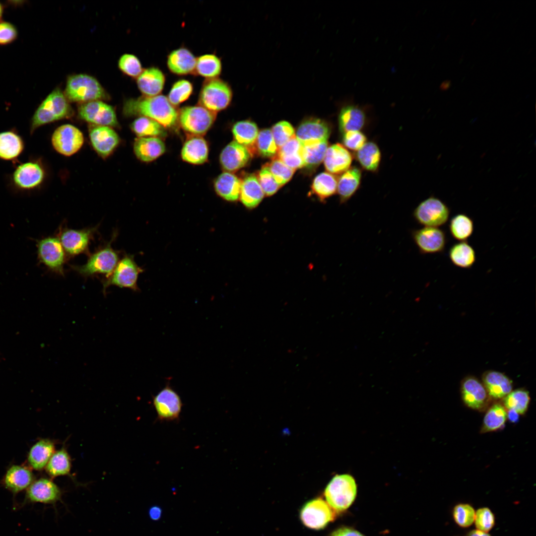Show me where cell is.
Returning <instances> with one entry per match:
<instances>
[{"instance_id":"f6af8a7d","label":"cell","mask_w":536,"mask_h":536,"mask_svg":"<svg viewBox=\"0 0 536 536\" xmlns=\"http://www.w3.org/2000/svg\"><path fill=\"white\" fill-rule=\"evenodd\" d=\"M529 392L524 389H518L511 391L503 398L505 407L508 409L516 411L519 414H524L527 411L530 402Z\"/></svg>"},{"instance_id":"3957f363","label":"cell","mask_w":536,"mask_h":536,"mask_svg":"<svg viewBox=\"0 0 536 536\" xmlns=\"http://www.w3.org/2000/svg\"><path fill=\"white\" fill-rule=\"evenodd\" d=\"M115 232L111 240L103 247L89 255L87 262L82 266H70L71 268L84 277H91L97 274H104L108 277L115 269L119 260V252L112 247V242L116 238Z\"/></svg>"},{"instance_id":"b9f144b4","label":"cell","mask_w":536,"mask_h":536,"mask_svg":"<svg viewBox=\"0 0 536 536\" xmlns=\"http://www.w3.org/2000/svg\"><path fill=\"white\" fill-rule=\"evenodd\" d=\"M507 418L505 407L500 403L493 404L486 412L481 432L495 431L503 428Z\"/></svg>"},{"instance_id":"bcb514c9","label":"cell","mask_w":536,"mask_h":536,"mask_svg":"<svg viewBox=\"0 0 536 536\" xmlns=\"http://www.w3.org/2000/svg\"><path fill=\"white\" fill-rule=\"evenodd\" d=\"M328 146V141H325L303 146L302 156L304 167L311 169L318 166L324 160Z\"/></svg>"},{"instance_id":"c3c4849f","label":"cell","mask_w":536,"mask_h":536,"mask_svg":"<svg viewBox=\"0 0 536 536\" xmlns=\"http://www.w3.org/2000/svg\"><path fill=\"white\" fill-rule=\"evenodd\" d=\"M258 153L264 157H273L278 151L271 130L266 129L258 134L255 144Z\"/></svg>"},{"instance_id":"816d5d0a","label":"cell","mask_w":536,"mask_h":536,"mask_svg":"<svg viewBox=\"0 0 536 536\" xmlns=\"http://www.w3.org/2000/svg\"><path fill=\"white\" fill-rule=\"evenodd\" d=\"M118 66L121 71L132 77L137 78L143 71L139 59L131 54L122 55L119 60Z\"/></svg>"},{"instance_id":"52a82bcc","label":"cell","mask_w":536,"mask_h":536,"mask_svg":"<svg viewBox=\"0 0 536 536\" xmlns=\"http://www.w3.org/2000/svg\"><path fill=\"white\" fill-rule=\"evenodd\" d=\"M233 96L229 85L216 78L209 79L203 84L199 95L200 105L215 113L226 109Z\"/></svg>"},{"instance_id":"03108f58","label":"cell","mask_w":536,"mask_h":536,"mask_svg":"<svg viewBox=\"0 0 536 536\" xmlns=\"http://www.w3.org/2000/svg\"><path fill=\"white\" fill-rule=\"evenodd\" d=\"M451 85V81L449 80H446L444 81L440 85V88L442 90H448Z\"/></svg>"},{"instance_id":"003e7915","label":"cell","mask_w":536,"mask_h":536,"mask_svg":"<svg viewBox=\"0 0 536 536\" xmlns=\"http://www.w3.org/2000/svg\"><path fill=\"white\" fill-rule=\"evenodd\" d=\"M3 12V7L2 4L0 2V20L2 17Z\"/></svg>"},{"instance_id":"f546056e","label":"cell","mask_w":536,"mask_h":536,"mask_svg":"<svg viewBox=\"0 0 536 536\" xmlns=\"http://www.w3.org/2000/svg\"><path fill=\"white\" fill-rule=\"evenodd\" d=\"M181 155L182 159L188 163L197 165L204 163L208 156L206 141L199 135L190 137L183 144Z\"/></svg>"},{"instance_id":"7dc6e473","label":"cell","mask_w":536,"mask_h":536,"mask_svg":"<svg viewBox=\"0 0 536 536\" xmlns=\"http://www.w3.org/2000/svg\"><path fill=\"white\" fill-rule=\"evenodd\" d=\"M193 92V86L190 81L179 80L172 85L167 98L173 106H177L188 99Z\"/></svg>"},{"instance_id":"7a4b0ae2","label":"cell","mask_w":536,"mask_h":536,"mask_svg":"<svg viewBox=\"0 0 536 536\" xmlns=\"http://www.w3.org/2000/svg\"><path fill=\"white\" fill-rule=\"evenodd\" d=\"M72 110L64 92L58 88L53 90L41 103L31 120L30 132L38 128L62 119L69 118Z\"/></svg>"},{"instance_id":"8992f818","label":"cell","mask_w":536,"mask_h":536,"mask_svg":"<svg viewBox=\"0 0 536 536\" xmlns=\"http://www.w3.org/2000/svg\"><path fill=\"white\" fill-rule=\"evenodd\" d=\"M143 271L135 263L133 255H125L119 260L112 273L102 281L103 294H106V289L111 285L138 291L137 278Z\"/></svg>"},{"instance_id":"7bdbcfd3","label":"cell","mask_w":536,"mask_h":536,"mask_svg":"<svg viewBox=\"0 0 536 536\" xmlns=\"http://www.w3.org/2000/svg\"><path fill=\"white\" fill-rule=\"evenodd\" d=\"M449 228L454 239L460 241H466L473 233V221L466 214H458L450 220Z\"/></svg>"},{"instance_id":"9f6ffc18","label":"cell","mask_w":536,"mask_h":536,"mask_svg":"<svg viewBox=\"0 0 536 536\" xmlns=\"http://www.w3.org/2000/svg\"><path fill=\"white\" fill-rule=\"evenodd\" d=\"M342 142L346 148L357 151L367 142V137L360 131H348L343 134Z\"/></svg>"},{"instance_id":"d6a6232c","label":"cell","mask_w":536,"mask_h":536,"mask_svg":"<svg viewBox=\"0 0 536 536\" xmlns=\"http://www.w3.org/2000/svg\"><path fill=\"white\" fill-rule=\"evenodd\" d=\"M264 196L265 194L255 175H249L244 178L241 183L239 198L247 208L253 209L256 207L262 201Z\"/></svg>"},{"instance_id":"91938a15","label":"cell","mask_w":536,"mask_h":536,"mask_svg":"<svg viewBox=\"0 0 536 536\" xmlns=\"http://www.w3.org/2000/svg\"><path fill=\"white\" fill-rule=\"evenodd\" d=\"M278 158L287 166L295 170L304 167V162L302 153L294 155L285 156Z\"/></svg>"},{"instance_id":"94428289","label":"cell","mask_w":536,"mask_h":536,"mask_svg":"<svg viewBox=\"0 0 536 536\" xmlns=\"http://www.w3.org/2000/svg\"><path fill=\"white\" fill-rule=\"evenodd\" d=\"M331 536H364L359 532L349 528L343 527L334 531Z\"/></svg>"},{"instance_id":"44dd1931","label":"cell","mask_w":536,"mask_h":536,"mask_svg":"<svg viewBox=\"0 0 536 536\" xmlns=\"http://www.w3.org/2000/svg\"><path fill=\"white\" fill-rule=\"evenodd\" d=\"M330 133V127L325 121L311 119L302 122L295 134L302 146H304L328 141Z\"/></svg>"},{"instance_id":"4dcf8cb0","label":"cell","mask_w":536,"mask_h":536,"mask_svg":"<svg viewBox=\"0 0 536 536\" xmlns=\"http://www.w3.org/2000/svg\"><path fill=\"white\" fill-rule=\"evenodd\" d=\"M362 171L356 166L350 167L337 180V191L340 203L347 201L358 190L361 181Z\"/></svg>"},{"instance_id":"7c38bea8","label":"cell","mask_w":536,"mask_h":536,"mask_svg":"<svg viewBox=\"0 0 536 536\" xmlns=\"http://www.w3.org/2000/svg\"><path fill=\"white\" fill-rule=\"evenodd\" d=\"M79 117L93 125L118 127L116 114L114 108L101 100L81 104L78 108Z\"/></svg>"},{"instance_id":"9c48e42d","label":"cell","mask_w":536,"mask_h":536,"mask_svg":"<svg viewBox=\"0 0 536 536\" xmlns=\"http://www.w3.org/2000/svg\"><path fill=\"white\" fill-rule=\"evenodd\" d=\"M216 113L201 105L187 106L178 114V119L182 129L194 135L205 134L213 124Z\"/></svg>"},{"instance_id":"6125c7cd","label":"cell","mask_w":536,"mask_h":536,"mask_svg":"<svg viewBox=\"0 0 536 536\" xmlns=\"http://www.w3.org/2000/svg\"><path fill=\"white\" fill-rule=\"evenodd\" d=\"M162 514L161 509L157 506H153L150 508L149 511V515L152 520H158L160 519Z\"/></svg>"},{"instance_id":"8d00e7d4","label":"cell","mask_w":536,"mask_h":536,"mask_svg":"<svg viewBox=\"0 0 536 536\" xmlns=\"http://www.w3.org/2000/svg\"><path fill=\"white\" fill-rule=\"evenodd\" d=\"M449 257L454 265L463 268H471L476 261L475 251L467 241H460L452 246Z\"/></svg>"},{"instance_id":"4316f807","label":"cell","mask_w":536,"mask_h":536,"mask_svg":"<svg viewBox=\"0 0 536 536\" xmlns=\"http://www.w3.org/2000/svg\"><path fill=\"white\" fill-rule=\"evenodd\" d=\"M31 470L24 466L13 465L6 471L3 484L8 490L16 494L27 488L34 481Z\"/></svg>"},{"instance_id":"ffe728a7","label":"cell","mask_w":536,"mask_h":536,"mask_svg":"<svg viewBox=\"0 0 536 536\" xmlns=\"http://www.w3.org/2000/svg\"><path fill=\"white\" fill-rule=\"evenodd\" d=\"M89 135L92 147L103 158L109 156L120 142L117 133L108 126L93 125L89 130Z\"/></svg>"},{"instance_id":"e0dca14e","label":"cell","mask_w":536,"mask_h":536,"mask_svg":"<svg viewBox=\"0 0 536 536\" xmlns=\"http://www.w3.org/2000/svg\"><path fill=\"white\" fill-rule=\"evenodd\" d=\"M62 495L61 490L52 480L40 478L34 481L27 488L22 505L34 503L55 504L61 500Z\"/></svg>"},{"instance_id":"30bf717a","label":"cell","mask_w":536,"mask_h":536,"mask_svg":"<svg viewBox=\"0 0 536 536\" xmlns=\"http://www.w3.org/2000/svg\"><path fill=\"white\" fill-rule=\"evenodd\" d=\"M38 259L51 271L64 276L67 254L58 237L49 236L37 241Z\"/></svg>"},{"instance_id":"f5cc1de1","label":"cell","mask_w":536,"mask_h":536,"mask_svg":"<svg viewBox=\"0 0 536 536\" xmlns=\"http://www.w3.org/2000/svg\"><path fill=\"white\" fill-rule=\"evenodd\" d=\"M270 130L278 150L295 135L293 128L286 121L276 123Z\"/></svg>"},{"instance_id":"5b68a950","label":"cell","mask_w":536,"mask_h":536,"mask_svg":"<svg viewBox=\"0 0 536 536\" xmlns=\"http://www.w3.org/2000/svg\"><path fill=\"white\" fill-rule=\"evenodd\" d=\"M357 486L353 477L344 474L336 475L329 482L325 491L327 503L336 512L346 510L354 501Z\"/></svg>"},{"instance_id":"680465c9","label":"cell","mask_w":536,"mask_h":536,"mask_svg":"<svg viewBox=\"0 0 536 536\" xmlns=\"http://www.w3.org/2000/svg\"><path fill=\"white\" fill-rule=\"evenodd\" d=\"M302 148V145L295 135L278 150L277 156L280 157L301 153Z\"/></svg>"},{"instance_id":"ee69618b","label":"cell","mask_w":536,"mask_h":536,"mask_svg":"<svg viewBox=\"0 0 536 536\" xmlns=\"http://www.w3.org/2000/svg\"><path fill=\"white\" fill-rule=\"evenodd\" d=\"M45 468L47 473L52 477L69 474L71 461L67 450L63 448L55 452Z\"/></svg>"},{"instance_id":"d590c367","label":"cell","mask_w":536,"mask_h":536,"mask_svg":"<svg viewBox=\"0 0 536 536\" xmlns=\"http://www.w3.org/2000/svg\"><path fill=\"white\" fill-rule=\"evenodd\" d=\"M356 158L364 170L375 172L378 170L381 160V152L378 145L374 142H366L356 153Z\"/></svg>"},{"instance_id":"7402d4cb","label":"cell","mask_w":536,"mask_h":536,"mask_svg":"<svg viewBox=\"0 0 536 536\" xmlns=\"http://www.w3.org/2000/svg\"><path fill=\"white\" fill-rule=\"evenodd\" d=\"M251 154L244 146L233 141L228 144L220 154L219 161L222 168L228 172L236 171L244 167Z\"/></svg>"},{"instance_id":"be15d7a7","label":"cell","mask_w":536,"mask_h":536,"mask_svg":"<svg viewBox=\"0 0 536 536\" xmlns=\"http://www.w3.org/2000/svg\"><path fill=\"white\" fill-rule=\"evenodd\" d=\"M519 414L512 409H508L507 412V418L509 421L512 423H516L519 420Z\"/></svg>"},{"instance_id":"ab89813d","label":"cell","mask_w":536,"mask_h":536,"mask_svg":"<svg viewBox=\"0 0 536 536\" xmlns=\"http://www.w3.org/2000/svg\"><path fill=\"white\" fill-rule=\"evenodd\" d=\"M222 71L220 59L214 54H205L197 58L195 71L208 79L217 78Z\"/></svg>"},{"instance_id":"6da1fadb","label":"cell","mask_w":536,"mask_h":536,"mask_svg":"<svg viewBox=\"0 0 536 536\" xmlns=\"http://www.w3.org/2000/svg\"><path fill=\"white\" fill-rule=\"evenodd\" d=\"M123 113L127 117L139 116L150 118L165 128L174 127L178 120L177 111L163 95L128 99L124 104Z\"/></svg>"},{"instance_id":"277c9868","label":"cell","mask_w":536,"mask_h":536,"mask_svg":"<svg viewBox=\"0 0 536 536\" xmlns=\"http://www.w3.org/2000/svg\"><path fill=\"white\" fill-rule=\"evenodd\" d=\"M64 93L68 101L83 103L108 97L107 93L98 81L85 74L69 76Z\"/></svg>"},{"instance_id":"8fae6325","label":"cell","mask_w":536,"mask_h":536,"mask_svg":"<svg viewBox=\"0 0 536 536\" xmlns=\"http://www.w3.org/2000/svg\"><path fill=\"white\" fill-rule=\"evenodd\" d=\"M97 228L96 226L76 230L66 227L61 229L58 237L67 257L89 254V244Z\"/></svg>"},{"instance_id":"60d3db41","label":"cell","mask_w":536,"mask_h":536,"mask_svg":"<svg viewBox=\"0 0 536 536\" xmlns=\"http://www.w3.org/2000/svg\"><path fill=\"white\" fill-rule=\"evenodd\" d=\"M337 184V180L334 175L328 172H323L314 178L311 189L321 201H324L336 193Z\"/></svg>"},{"instance_id":"5bb4252c","label":"cell","mask_w":536,"mask_h":536,"mask_svg":"<svg viewBox=\"0 0 536 536\" xmlns=\"http://www.w3.org/2000/svg\"><path fill=\"white\" fill-rule=\"evenodd\" d=\"M153 404L159 421L178 420L183 407L180 396L169 385L153 397Z\"/></svg>"},{"instance_id":"ac0fdd59","label":"cell","mask_w":536,"mask_h":536,"mask_svg":"<svg viewBox=\"0 0 536 536\" xmlns=\"http://www.w3.org/2000/svg\"><path fill=\"white\" fill-rule=\"evenodd\" d=\"M45 177L42 165L38 162L31 161L19 165L12 174V180L17 188L30 190L40 186Z\"/></svg>"},{"instance_id":"d6986e66","label":"cell","mask_w":536,"mask_h":536,"mask_svg":"<svg viewBox=\"0 0 536 536\" xmlns=\"http://www.w3.org/2000/svg\"><path fill=\"white\" fill-rule=\"evenodd\" d=\"M461 392L464 403L473 409L481 411L488 405L490 397L482 383L472 376L462 381Z\"/></svg>"},{"instance_id":"f35d334b","label":"cell","mask_w":536,"mask_h":536,"mask_svg":"<svg viewBox=\"0 0 536 536\" xmlns=\"http://www.w3.org/2000/svg\"><path fill=\"white\" fill-rule=\"evenodd\" d=\"M232 131L235 141L248 150L255 144L259 134L256 124L248 120L237 122Z\"/></svg>"},{"instance_id":"1f68e13d","label":"cell","mask_w":536,"mask_h":536,"mask_svg":"<svg viewBox=\"0 0 536 536\" xmlns=\"http://www.w3.org/2000/svg\"><path fill=\"white\" fill-rule=\"evenodd\" d=\"M242 181L228 172L220 174L215 180L214 187L221 198L229 201H237L240 197Z\"/></svg>"},{"instance_id":"ba28073f","label":"cell","mask_w":536,"mask_h":536,"mask_svg":"<svg viewBox=\"0 0 536 536\" xmlns=\"http://www.w3.org/2000/svg\"><path fill=\"white\" fill-rule=\"evenodd\" d=\"M450 209L439 199L431 196L420 202L413 212V217L423 226L439 227L448 220Z\"/></svg>"},{"instance_id":"e7e4bbea","label":"cell","mask_w":536,"mask_h":536,"mask_svg":"<svg viewBox=\"0 0 536 536\" xmlns=\"http://www.w3.org/2000/svg\"><path fill=\"white\" fill-rule=\"evenodd\" d=\"M467 536H491L488 533L484 532L478 530H473L469 531Z\"/></svg>"},{"instance_id":"6f0895ef","label":"cell","mask_w":536,"mask_h":536,"mask_svg":"<svg viewBox=\"0 0 536 536\" xmlns=\"http://www.w3.org/2000/svg\"><path fill=\"white\" fill-rule=\"evenodd\" d=\"M18 32L16 27L8 22H0V45H5L16 40Z\"/></svg>"},{"instance_id":"83f0119b","label":"cell","mask_w":536,"mask_h":536,"mask_svg":"<svg viewBox=\"0 0 536 536\" xmlns=\"http://www.w3.org/2000/svg\"><path fill=\"white\" fill-rule=\"evenodd\" d=\"M366 121L365 110L352 103L344 106L339 113V127L343 134L348 131H360L364 127Z\"/></svg>"},{"instance_id":"681fc988","label":"cell","mask_w":536,"mask_h":536,"mask_svg":"<svg viewBox=\"0 0 536 536\" xmlns=\"http://www.w3.org/2000/svg\"><path fill=\"white\" fill-rule=\"evenodd\" d=\"M267 165L274 180L280 187L289 181L295 171L285 164L277 156H275Z\"/></svg>"},{"instance_id":"74e56055","label":"cell","mask_w":536,"mask_h":536,"mask_svg":"<svg viewBox=\"0 0 536 536\" xmlns=\"http://www.w3.org/2000/svg\"><path fill=\"white\" fill-rule=\"evenodd\" d=\"M132 131L138 137H164L165 128L157 121L145 117H139L131 125Z\"/></svg>"},{"instance_id":"cb8c5ba5","label":"cell","mask_w":536,"mask_h":536,"mask_svg":"<svg viewBox=\"0 0 536 536\" xmlns=\"http://www.w3.org/2000/svg\"><path fill=\"white\" fill-rule=\"evenodd\" d=\"M165 76L162 71L156 67L143 70L137 77L136 83L144 96L152 97L160 95L163 89Z\"/></svg>"},{"instance_id":"836d02e7","label":"cell","mask_w":536,"mask_h":536,"mask_svg":"<svg viewBox=\"0 0 536 536\" xmlns=\"http://www.w3.org/2000/svg\"><path fill=\"white\" fill-rule=\"evenodd\" d=\"M54 442L43 439L36 442L30 449L28 455V463L34 469L40 470L46 467L55 452Z\"/></svg>"},{"instance_id":"d4e9b609","label":"cell","mask_w":536,"mask_h":536,"mask_svg":"<svg viewBox=\"0 0 536 536\" xmlns=\"http://www.w3.org/2000/svg\"><path fill=\"white\" fill-rule=\"evenodd\" d=\"M165 150L164 142L158 137H138L134 143V151L136 157L144 162L156 159L163 154Z\"/></svg>"},{"instance_id":"db71d44e","label":"cell","mask_w":536,"mask_h":536,"mask_svg":"<svg viewBox=\"0 0 536 536\" xmlns=\"http://www.w3.org/2000/svg\"><path fill=\"white\" fill-rule=\"evenodd\" d=\"M474 523L477 530L488 533L495 525L494 515L489 508H480L475 511Z\"/></svg>"},{"instance_id":"603a6c76","label":"cell","mask_w":536,"mask_h":536,"mask_svg":"<svg viewBox=\"0 0 536 536\" xmlns=\"http://www.w3.org/2000/svg\"><path fill=\"white\" fill-rule=\"evenodd\" d=\"M352 160V155L344 145L335 143L328 147L323 160L330 173L338 174L348 169Z\"/></svg>"},{"instance_id":"4fadbf2b","label":"cell","mask_w":536,"mask_h":536,"mask_svg":"<svg viewBox=\"0 0 536 536\" xmlns=\"http://www.w3.org/2000/svg\"><path fill=\"white\" fill-rule=\"evenodd\" d=\"M412 240L421 254H433L444 251L447 243L445 232L439 227L423 226L411 231Z\"/></svg>"},{"instance_id":"9a60e30c","label":"cell","mask_w":536,"mask_h":536,"mask_svg":"<svg viewBox=\"0 0 536 536\" xmlns=\"http://www.w3.org/2000/svg\"><path fill=\"white\" fill-rule=\"evenodd\" d=\"M335 517V511L327 501L317 498L306 503L300 513V518L307 527L320 530L324 528Z\"/></svg>"},{"instance_id":"e575fe53","label":"cell","mask_w":536,"mask_h":536,"mask_svg":"<svg viewBox=\"0 0 536 536\" xmlns=\"http://www.w3.org/2000/svg\"><path fill=\"white\" fill-rule=\"evenodd\" d=\"M24 141L21 137L11 131L0 133V159L11 160L23 152Z\"/></svg>"},{"instance_id":"484cf974","label":"cell","mask_w":536,"mask_h":536,"mask_svg":"<svg viewBox=\"0 0 536 536\" xmlns=\"http://www.w3.org/2000/svg\"><path fill=\"white\" fill-rule=\"evenodd\" d=\"M482 384L490 398H504L512 390V381L505 374L496 371H487L482 376Z\"/></svg>"},{"instance_id":"11a10c76","label":"cell","mask_w":536,"mask_h":536,"mask_svg":"<svg viewBox=\"0 0 536 536\" xmlns=\"http://www.w3.org/2000/svg\"><path fill=\"white\" fill-rule=\"evenodd\" d=\"M257 178L265 195L267 196L275 194L280 187L270 173L267 164L263 166L259 171Z\"/></svg>"},{"instance_id":"f1b7e54d","label":"cell","mask_w":536,"mask_h":536,"mask_svg":"<svg viewBox=\"0 0 536 536\" xmlns=\"http://www.w3.org/2000/svg\"><path fill=\"white\" fill-rule=\"evenodd\" d=\"M197 58L188 49L180 48L172 51L167 57V65L171 72L177 75H186L195 72Z\"/></svg>"},{"instance_id":"f907efd6","label":"cell","mask_w":536,"mask_h":536,"mask_svg":"<svg viewBox=\"0 0 536 536\" xmlns=\"http://www.w3.org/2000/svg\"><path fill=\"white\" fill-rule=\"evenodd\" d=\"M475 511L469 504L460 503L453 508V516L456 523L462 528L470 526L473 523Z\"/></svg>"},{"instance_id":"2e32d148","label":"cell","mask_w":536,"mask_h":536,"mask_svg":"<svg viewBox=\"0 0 536 536\" xmlns=\"http://www.w3.org/2000/svg\"><path fill=\"white\" fill-rule=\"evenodd\" d=\"M54 148L62 155L69 156L76 153L84 143L82 132L76 127L65 124L57 128L51 138Z\"/></svg>"}]
</instances>
